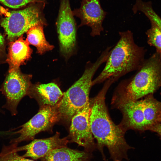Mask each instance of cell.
I'll return each instance as SVG.
<instances>
[{"mask_svg":"<svg viewBox=\"0 0 161 161\" xmlns=\"http://www.w3.org/2000/svg\"><path fill=\"white\" fill-rule=\"evenodd\" d=\"M60 119L57 106H41L38 112L16 131L20 135L11 140L10 143L18 144L23 141L33 140L35 136L42 131L50 130Z\"/></svg>","mask_w":161,"mask_h":161,"instance_id":"7","label":"cell"},{"mask_svg":"<svg viewBox=\"0 0 161 161\" xmlns=\"http://www.w3.org/2000/svg\"><path fill=\"white\" fill-rule=\"evenodd\" d=\"M44 0H0V2L9 7L17 8L31 3H43Z\"/></svg>","mask_w":161,"mask_h":161,"instance_id":"19","label":"cell"},{"mask_svg":"<svg viewBox=\"0 0 161 161\" xmlns=\"http://www.w3.org/2000/svg\"><path fill=\"white\" fill-rule=\"evenodd\" d=\"M92 157L91 153L66 147L52 150L41 161H89Z\"/></svg>","mask_w":161,"mask_h":161,"instance_id":"15","label":"cell"},{"mask_svg":"<svg viewBox=\"0 0 161 161\" xmlns=\"http://www.w3.org/2000/svg\"><path fill=\"white\" fill-rule=\"evenodd\" d=\"M69 0H61L56 22L61 53L66 59L73 54L76 44V30Z\"/></svg>","mask_w":161,"mask_h":161,"instance_id":"8","label":"cell"},{"mask_svg":"<svg viewBox=\"0 0 161 161\" xmlns=\"http://www.w3.org/2000/svg\"><path fill=\"white\" fill-rule=\"evenodd\" d=\"M121 94L118 103L136 101L152 94L161 86V54L156 52L145 60Z\"/></svg>","mask_w":161,"mask_h":161,"instance_id":"4","label":"cell"},{"mask_svg":"<svg viewBox=\"0 0 161 161\" xmlns=\"http://www.w3.org/2000/svg\"><path fill=\"white\" fill-rule=\"evenodd\" d=\"M118 105L123 117V126H120L125 131L130 129L147 130L142 100L118 103Z\"/></svg>","mask_w":161,"mask_h":161,"instance_id":"12","label":"cell"},{"mask_svg":"<svg viewBox=\"0 0 161 161\" xmlns=\"http://www.w3.org/2000/svg\"><path fill=\"white\" fill-rule=\"evenodd\" d=\"M27 95L35 99L41 106H57L61 99L63 93L54 83L31 85Z\"/></svg>","mask_w":161,"mask_h":161,"instance_id":"13","label":"cell"},{"mask_svg":"<svg viewBox=\"0 0 161 161\" xmlns=\"http://www.w3.org/2000/svg\"><path fill=\"white\" fill-rule=\"evenodd\" d=\"M69 142L68 137H60V133L56 132L53 136L44 139H35L31 143L23 146L16 147L18 151H25L22 156L36 160L43 158L52 150L58 148L67 147Z\"/></svg>","mask_w":161,"mask_h":161,"instance_id":"11","label":"cell"},{"mask_svg":"<svg viewBox=\"0 0 161 161\" xmlns=\"http://www.w3.org/2000/svg\"><path fill=\"white\" fill-rule=\"evenodd\" d=\"M149 130L156 133L161 138V122L153 126Z\"/></svg>","mask_w":161,"mask_h":161,"instance_id":"21","label":"cell"},{"mask_svg":"<svg viewBox=\"0 0 161 161\" xmlns=\"http://www.w3.org/2000/svg\"><path fill=\"white\" fill-rule=\"evenodd\" d=\"M151 24V27L146 33L147 42L150 45L154 47L157 52L161 54V30L154 23Z\"/></svg>","mask_w":161,"mask_h":161,"instance_id":"18","label":"cell"},{"mask_svg":"<svg viewBox=\"0 0 161 161\" xmlns=\"http://www.w3.org/2000/svg\"><path fill=\"white\" fill-rule=\"evenodd\" d=\"M1 111H2L1 110V109H0V112H1Z\"/></svg>","mask_w":161,"mask_h":161,"instance_id":"24","label":"cell"},{"mask_svg":"<svg viewBox=\"0 0 161 161\" xmlns=\"http://www.w3.org/2000/svg\"><path fill=\"white\" fill-rule=\"evenodd\" d=\"M73 13L80 19V26L91 28V36L100 35L103 31V23L107 13L102 8L100 0H83L80 7Z\"/></svg>","mask_w":161,"mask_h":161,"instance_id":"10","label":"cell"},{"mask_svg":"<svg viewBox=\"0 0 161 161\" xmlns=\"http://www.w3.org/2000/svg\"><path fill=\"white\" fill-rule=\"evenodd\" d=\"M31 75L23 73L20 68L9 69L0 91L5 97L6 103L2 107L8 110L12 116L18 113L17 108L21 100L27 95L32 84Z\"/></svg>","mask_w":161,"mask_h":161,"instance_id":"6","label":"cell"},{"mask_svg":"<svg viewBox=\"0 0 161 161\" xmlns=\"http://www.w3.org/2000/svg\"><path fill=\"white\" fill-rule=\"evenodd\" d=\"M26 40L22 36L18 39L9 43L8 54L6 62L9 66V69L19 68L31 57L32 50Z\"/></svg>","mask_w":161,"mask_h":161,"instance_id":"14","label":"cell"},{"mask_svg":"<svg viewBox=\"0 0 161 161\" xmlns=\"http://www.w3.org/2000/svg\"><path fill=\"white\" fill-rule=\"evenodd\" d=\"M132 8L134 13L138 11L143 13L149 19L151 23L155 24L161 30V18L154 10L151 1L145 2L142 0H135Z\"/></svg>","mask_w":161,"mask_h":161,"instance_id":"17","label":"cell"},{"mask_svg":"<svg viewBox=\"0 0 161 161\" xmlns=\"http://www.w3.org/2000/svg\"><path fill=\"white\" fill-rule=\"evenodd\" d=\"M107 47L95 62H88L81 77L65 92L57 106L60 119L70 121L73 116L89 102L92 79L99 67L106 62L110 53Z\"/></svg>","mask_w":161,"mask_h":161,"instance_id":"3","label":"cell"},{"mask_svg":"<svg viewBox=\"0 0 161 161\" xmlns=\"http://www.w3.org/2000/svg\"><path fill=\"white\" fill-rule=\"evenodd\" d=\"M110 85L106 83L103 89L90 102L89 120L91 132L97 141V148L103 155V148L106 147L110 156L114 157L125 152L129 144L125 138L126 131L112 122L107 112L105 95Z\"/></svg>","mask_w":161,"mask_h":161,"instance_id":"1","label":"cell"},{"mask_svg":"<svg viewBox=\"0 0 161 161\" xmlns=\"http://www.w3.org/2000/svg\"><path fill=\"white\" fill-rule=\"evenodd\" d=\"M44 25L38 24L31 28L27 32L26 40L35 47L38 53L41 55L52 50L53 46L46 40L44 32Z\"/></svg>","mask_w":161,"mask_h":161,"instance_id":"16","label":"cell"},{"mask_svg":"<svg viewBox=\"0 0 161 161\" xmlns=\"http://www.w3.org/2000/svg\"><path fill=\"white\" fill-rule=\"evenodd\" d=\"M6 42L0 33V65L6 62L7 55L6 51Z\"/></svg>","mask_w":161,"mask_h":161,"instance_id":"20","label":"cell"},{"mask_svg":"<svg viewBox=\"0 0 161 161\" xmlns=\"http://www.w3.org/2000/svg\"><path fill=\"white\" fill-rule=\"evenodd\" d=\"M161 122V118H160V122Z\"/></svg>","mask_w":161,"mask_h":161,"instance_id":"23","label":"cell"},{"mask_svg":"<svg viewBox=\"0 0 161 161\" xmlns=\"http://www.w3.org/2000/svg\"><path fill=\"white\" fill-rule=\"evenodd\" d=\"M14 131H0V136L14 134Z\"/></svg>","mask_w":161,"mask_h":161,"instance_id":"22","label":"cell"},{"mask_svg":"<svg viewBox=\"0 0 161 161\" xmlns=\"http://www.w3.org/2000/svg\"><path fill=\"white\" fill-rule=\"evenodd\" d=\"M120 38L111 49L104 69L92 85L106 80L113 81L130 72L138 70L145 59V50L135 42L130 30L119 32Z\"/></svg>","mask_w":161,"mask_h":161,"instance_id":"2","label":"cell"},{"mask_svg":"<svg viewBox=\"0 0 161 161\" xmlns=\"http://www.w3.org/2000/svg\"><path fill=\"white\" fill-rule=\"evenodd\" d=\"M90 102L72 117L68 137L69 142L77 143L83 147L85 151L92 153L97 148L91 131L90 115Z\"/></svg>","mask_w":161,"mask_h":161,"instance_id":"9","label":"cell"},{"mask_svg":"<svg viewBox=\"0 0 161 161\" xmlns=\"http://www.w3.org/2000/svg\"><path fill=\"white\" fill-rule=\"evenodd\" d=\"M0 24L10 42L16 40L35 25H46V22L41 7L34 5L9 12Z\"/></svg>","mask_w":161,"mask_h":161,"instance_id":"5","label":"cell"}]
</instances>
